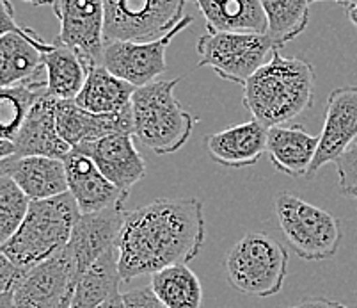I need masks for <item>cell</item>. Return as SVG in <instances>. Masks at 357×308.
Here are the masks:
<instances>
[{
    "label": "cell",
    "instance_id": "obj_1",
    "mask_svg": "<svg viewBox=\"0 0 357 308\" xmlns=\"http://www.w3.org/2000/svg\"><path fill=\"white\" fill-rule=\"evenodd\" d=\"M203 202L199 198H160L125 214L116 239L123 281L189 264L203 248Z\"/></svg>",
    "mask_w": 357,
    "mask_h": 308
},
{
    "label": "cell",
    "instance_id": "obj_2",
    "mask_svg": "<svg viewBox=\"0 0 357 308\" xmlns=\"http://www.w3.org/2000/svg\"><path fill=\"white\" fill-rule=\"evenodd\" d=\"M242 87V102L252 118L267 129L284 125L313 105L314 68L304 57L275 50Z\"/></svg>",
    "mask_w": 357,
    "mask_h": 308
},
{
    "label": "cell",
    "instance_id": "obj_3",
    "mask_svg": "<svg viewBox=\"0 0 357 308\" xmlns=\"http://www.w3.org/2000/svg\"><path fill=\"white\" fill-rule=\"evenodd\" d=\"M80 214L70 191L47 200H34L20 228L0 244V249L27 273L66 248Z\"/></svg>",
    "mask_w": 357,
    "mask_h": 308
},
{
    "label": "cell",
    "instance_id": "obj_4",
    "mask_svg": "<svg viewBox=\"0 0 357 308\" xmlns=\"http://www.w3.org/2000/svg\"><path fill=\"white\" fill-rule=\"evenodd\" d=\"M180 79L153 80L135 87L132 96L134 135L157 155H169L187 145L197 119L174 96Z\"/></svg>",
    "mask_w": 357,
    "mask_h": 308
},
{
    "label": "cell",
    "instance_id": "obj_5",
    "mask_svg": "<svg viewBox=\"0 0 357 308\" xmlns=\"http://www.w3.org/2000/svg\"><path fill=\"white\" fill-rule=\"evenodd\" d=\"M274 210L284 241L297 257L320 262L336 255L343 228L334 214L287 191L275 194Z\"/></svg>",
    "mask_w": 357,
    "mask_h": 308
},
{
    "label": "cell",
    "instance_id": "obj_6",
    "mask_svg": "<svg viewBox=\"0 0 357 308\" xmlns=\"http://www.w3.org/2000/svg\"><path fill=\"white\" fill-rule=\"evenodd\" d=\"M288 251L263 232H251L226 255V278L236 293L271 298L281 293L288 274Z\"/></svg>",
    "mask_w": 357,
    "mask_h": 308
},
{
    "label": "cell",
    "instance_id": "obj_7",
    "mask_svg": "<svg viewBox=\"0 0 357 308\" xmlns=\"http://www.w3.org/2000/svg\"><path fill=\"white\" fill-rule=\"evenodd\" d=\"M275 50L267 32L208 31L197 40V66H210L222 80L243 86Z\"/></svg>",
    "mask_w": 357,
    "mask_h": 308
},
{
    "label": "cell",
    "instance_id": "obj_8",
    "mask_svg": "<svg viewBox=\"0 0 357 308\" xmlns=\"http://www.w3.org/2000/svg\"><path fill=\"white\" fill-rule=\"evenodd\" d=\"M185 0H103L105 43L151 41L183 18Z\"/></svg>",
    "mask_w": 357,
    "mask_h": 308
},
{
    "label": "cell",
    "instance_id": "obj_9",
    "mask_svg": "<svg viewBox=\"0 0 357 308\" xmlns=\"http://www.w3.org/2000/svg\"><path fill=\"white\" fill-rule=\"evenodd\" d=\"M194 18L185 15L167 34L151 41H110L105 43L102 64L119 79L134 84L135 87L146 86L162 75L167 68L165 50L169 43L190 27Z\"/></svg>",
    "mask_w": 357,
    "mask_h": 308
},
{
    "label": "cell",
    "instance_id": "obj_10",
    "mask_svg": "<svg viewBox=\"0 0 357 308\" xmlns=\"http://www.w3.org/2000/svg\"><path fill=\"white\" fill-rule=\"evenodd\" d=\"M79 271L68 248L24 274L13 291L16 308H70Z\"/></svg>",
    "mask_w": 357,
    "mask_h": 308
},
{
    "label": "cell",
    "instance_id": "obj_11",
    "mask_svg": "<svg viewBox=\"0 0 357 308\" xmlns=\"http://www.w3.org/2000/svg\"><path fill=\"white\" fill-rule=\"evenodd\" d=\"M52 9L61 25L55 41L77 52L87 68L102 64L105 48L103 0H55Z\"/></svg>",
    "mask_w": 357,
    "mask_h": 308
},
{
    "label": "cell",
    "instance_id": "obj_12",
    "mask_svg": "<svg viewBox=\"0 0 357 308\" xmlns=\"http://www.w3.org/2000/svg\"><path fill=\"white\" fill-rule=\"evenodd\" d=\"M357 141V86L336 87L327 96L326 118L318 135V148L306 178L329 162H336Z\"/></svg>",
    "mask_w": 357,
    "mask_h": 308
},
{
    "label": "cell",
    "instance_id": "obj_13",
    "mask_svg": "<svg viewBox=\"0 0 357 308\" xmlns=\"http://www.w3.org/2000/svg\"><path fill=\"white\" fill-rule=\"evenodd\" d=\"M63 161L66 166L68 191L75 198L80 212L91 214L114 209V207H125L130 193L110 182L86 154L71 148Z\"/></svg>",
    "mask_w": 357,
    "mask_h": 308
},
{
    "label": "cell",
    "instance_id": "obj_14",
    "mask_svg": "<svg viewBox=\"0 0 357 308\" xmlns=\"http://www.w3.org/2000/svg\"><path fill=\"white\" fill-rule=\"evenodd\" d=\"M73 148L86 154L110 182L126 193L146 177V162L135 148L132 134H110Z\"/></svg>",
    "mask_w": 357,
    "mask_h": 308
},
{
    "label": "cell",
    "instance_id": "obj_15",
    "mask_svg": "<svg viewBox=\"0 0 357 308\" xmlns=\"http://www.w3.org/2000/svg\"><path fill=\"white\" fill-rule=\"evenodd\" d=\"M125 214L123 207L80 214L66 246L77 265L79 277H82L107 249L114 248Z\"/></svg>",
    "mask_w": 357,
    "mask_h": 308
},
{
    "label": "cell",
    "instance_id": "obj_16",
    "mask_svg": "<svg viewBox=\"0 0 357 308\" xmlns=\"http://www.w3.org/2000/svg\"><path fill=\"white\" fill-rule=\"evenodd\" d=\"M55 123L59 135L71 148L110 134L134 135L132 107L116 115H96L80 107L75 100H59L55 109Z\"/></svg>",
    "mask_w": 357,
    "mask_h": 308
},
{
    "label": "cell",
    "instance_id": "obj_17",
    "mask_svg": "<svg viewBox=\"0 0 357 308\" xmlns=\"http://www.w3.org/2000/svg\"><path fill=\"white\" fill-rule=\"evenodd\" d=\"M57 102L59 98L45 93L32 103L20 131L13 139L16 157L64 159L70 154L71 147L57 132V123H55Z\"/></svg>",
    "mask_w": 357,
    "mask_h": 308
},
{
    "label": "cell",
    "instance_id": "obj_18",
    "mask_svg": "<svg viewBox=\"0 0 357 308\" xmlns=\"http://www.w3.org/2000/svg\"><path fill=\"white\" fill-rule=\"evenodd\" d=\"M268 129L258 119L229 125L224 131L204 138L210 157L220 166L248 168L255 166L267 154Z\"/></svg>",
    "mask_w": 357,
    "mask_h": 308
},
{
    "label": "cell",
    "instance_id": "obj_19",
    "mask_svg": "<svg viewBox=\"0 0 357 308\" xmlns=\"http://www.w3.org/2000/svg\"><path fill=\"white\" fill-rule=\"evenodd\" d=\"M54 43H47L32 29L8 32L0 38V86H15L38 79L43 56Z\"/></svg>",
    "mask_w": 357,
    "mask_h": 308
},
{
    "label": "cell",
    "instance_id": "obj_20",
    "mask_svg": "<svg viewBox=\"0 0 357 308\" xmlns=\"http://www.w3.org/2000/svg\"><path fill=\"white\" fill-rule=\"evenodd\" d=\"M318 148V135L301 125H275L268 129L267 155L279 173L291 178L307 177Z\"/></svg>",
    "mask_w": 357,
    "mask_h": 308
},
{
    "label": "cell",
    "instance_id": "obj_21",
    "mask_svg": "<svg viewBox=\"0 0 357 308\" xmlns=\"http://www.w3.org/2000/svg\"><path fill=\"white\" fill-rule=\"evenodd\" d=\"M210 32H267L259 0H196Z\"/></svg>",
    "mask_w": 357,
    "mask_h": 308
},
{
    "label": "cell",
    "instance_id": "obj_22",
    "mask_svg": "<svg viewBox=\"0 0 357 308\" xmlns=\"http://www.w3.org/2000/svg\"><path fill=\"white\" fill-rule=\"evenodd\" d=\"M135 86L110 73L103 64L89 68L75 102L96 115H116L132 107Z\"/></svg>",
    "mask_w": 357,
    "mask_h": 308
},
{
    "label": "cell",
    "instance_id": "obj_23",
    "mask_svg": "<svg viewBox=\"0 0 357 308\" xmlns=\"http://www.w3.org/2000/svg\"><path fill=\"white\" fill-rule=\"evenodd\" d=\"M11 177L31 202L68 193L66 166L63 159L16 157Z\"/></svg>",
    "mask_w": 357,
    "mask_h": 308
},
{
    "label": "cell",
    "instance_id": "obj_24",
    "mask_svg": "<svg viewBox=\"0 0 357 308\" xmlns=\"http://www.w3.org/2000/svg\"><path fill=\"white\" fill-rule=\"evenodd\" d=\"M43 68L47 71V93L59 100L77 98L89 71L77 52L57 41L45 52Z\"/></svg>",
    "mask_w": 357,
    "mask_h": 308
},
{
    "label": "cell",
    "instance_id": "obj_25",
    "mask_svg": "<svg viewBox=\"0 0 357 308\" xmlns=\"http://www.w3.org/2000/svg\"><path fill=\"white\" fill-rule=\"evenodd\" d=\"M118 264V249L110 248L79 278L70 308H96L119 293L121 284Z\"/></svg>",
    "mask_w": 357,
    "mask_h": 308
},
{
    "label": "cell",
    "instance_id": "obj_26",
    "mask_svg": "<svg viewBox=\"0 0 357 308\" xmlns=\"http://www.w3.org/2000/svg\"><path fill=\"white\" fill-rule=\"evenodd\" d=\"M151 291L169 308H199L203 287L189 264H174L151 274Z\"/></svg>",
    "mask_w": 357,
    "mask_h": 308
},
{
    "label": "cell",
    "instance_id": "obj_27",
    "mask_svg": "<svg viewBox=\"0 0 357 308\" xmlns=\"http://www.w3.org/2000/svg\"><path fill=\"white\" fill-rule=\"evenodd\" d=\"M47 93V79H32L15 86H0V139L13 141L32 103Z\"/></svg>",
    "mask_w": 357,
    "mask_h": 308
},
{
    "label": "cell",
    "instance_id": "obj_28",
    "mask_svg": "<svg viewBox=\"0 0 357 308\" xmlns=\"http://www.w3.org/2000/svg\"><path fill=\"white\" fill-rule=\"evenodd\" d=\"M268 22V31L278 47H284L306 31L311 0H259Z\"/></svg>",
    "mask_w": 357,
    "mask_h": 308
},
{
    "label": "cell",
    "instance_id": "obj_29",
    "mask_svg": "<svg viewBox=\"0 0 357 308\" xmlns=\"http://www.w3.org/2000/svg\"><path fill=\"white\" fill-rule=\"evenodd\" d=\"M29 200L11 175H0V244L8 241L27 216Z\"/></svg>",
    "mask_w": 357,
    "mask_h": 308
},
{
    "label": "cell",
    "instance_id": "obj_30",
    "mask_svg": "<svg viewBox=\"0 0 357 308\" xmlns=\"http://www.w3.org/2000/svg\"><path fill=\"white\" fill-rule=\"evenodd\" d=\"M334 166H336L342 189L357 186V141L354 142L352 148H349L342 157L334 162Z\"/></svg>",
    "mask_w": 357,
    "mask_h": 308
},
{
    "label": "cell",
    "instance_id": "obj_31",
    "mask_svg": "<svg viewBox=\"0 0 357 308\" xmlns=\"http://www.w3.org/2000/svg\"><path fill=\"white\" fill-rule=\"evenodd\" d=\"M24 271L11 262V258L0 249V294L13 293L24 278Z\"/></svg>",
    "mask_w": 357,
    "mask_h": 308
},
{
    "label": "cell",
    "instance_id": "obj_32",
    "mask_svg": "<svg viewBox=\"0 0 357 308\" xmlns=\"http://www.w3.org/2000/svg\"><path fill=\"white\" fill-rule=\"evenodd\" d=\"M123 301H125L126 308H169L167 305L158 300L151 287L134 288V291L123 293Z\"/></svg>",
    "mask_w": 357,
    "mask_h": 308
},
{
    "label": "cell",
    "instance_id": "obj_33",
    "mask_svg": "<svg viewBox=\"0 0 357 308\" xmlns=\"http://www.w3.org/2000/svg\"><path fill=\"white\" fill-rule=\"evenodd\" d=\"M27 27H22L15 18V8L9 0H0V38L8 32H24Z\"/></svg>",
    "mask_w": 357,
    "mask_h": 308
},
{
    "label": "cell",
    "instance_id": "obj_34",
    "mask_svg": "<svg viewBox=\"0 0 357 308\" xmlns=\"http://www.w3.org/2000/svg\"><path fill=\"white\" fill-rule=\"evenodd\" d=\"M287 308H349L340 301L327 300V298H304L298 303L290 305Z\"/></svg>",
    "mask_w": 357,
    "mask_h": 308
},
{
    "label": "cell",
    "instance_id": "obj_35",
    "mask_svg": "<svg viewBox=\"0 0 357 308\" xmlns=\"http://www.w3.org/2000/svg\"><path fill=\"white\" fill-rule=\"evenodd\" d=\"M13 155H16L15 142L8 141V139H0V161L13 157Z\"/></svg>",
    "mask_w": 357,
    "mask_h": 308
},
{
    "label": "cell",
    "instance_id": "obj_36",
    "mask_svg": "<svg viewBox=\"0 0 357 308\" xmlns=\"http://www.w3.org/2000/svg\"><path fill=\"white\" fill-rule=\"evenodd\" d=\"M96 308H126V305H125V301H123V294L116 293V294H112L109 300H105L102 305H100V307H96Z\"/></svg>",
    "mask_w": 357,
    "mask_h": 308
},
{
    "label": "cell",
    "instance_id": "obj_37",
    "mask_svg": "<svg viewBox=\"0 0 357 308\" xmlns=\"http://www.w3.org/2000/svg\"><path fill=\"white\" fill-rule=\"evenodd\" d=\"M15 159H16V155H13V157H9V159H4V161H0V175H11Z\"/></svg>",
    "mask_w": 357,
    "mask_h": 308
},
{
    "label": "cell",
    "instance_id": "obj_38",
    "mask_svg": "<svg viewBox=\"0 0 357 308\" xmlns=\"http://www.w3.org/2000/svg\"><path fill=\"white\" fill-rule=\"evenodd\" d=\"M0 308H16L15 300H13V293L0 294Z\"/></svg>",
    "mask_w": 357,
    "mask_h": 308
},
{
    "label": "cell",
    "instance_id": "obj_39",
    "mask_svg": "<svg viewBox=\"0 0 357 308\" xmlns=\"http://www.w3.org/2000/svg\"><path fill=\"white\" fill-rule=\"evenodd\" d=\"M317 2H334V4L345 6V8H350L357 2V0H311V4H317Z\"/></svg>",
    "mask_w": 357,
    "mask_h": 308
},
{
    "label": "cell",
    "instance_id": "obj_40",
    "mask_svg": "<svg viewBox=\"0 0 357 308\" xmlns=\"http://www.w3.org/2000/svg\"><path fill=\"white\" fill-rule=\"evenodd\" d=\"M347 13H349V20L352 22V25L357 31V2L354 6H350V8H347Z\"/></svg>",
    "mask_w": 357,
    "mask_h": 308
},
{
    "label": "cell",
    "instance_id": "obj_41",
    "mask_svg": "<svg viewBox=\"0 0 357 308\" xmlns=\"http://www.w3.org/2000/svg\"><path fill=\"white\" fill-rule=\"evenodd\" d=\"M25 2H29L32 6H52L55 0H25Z\"/></svg>",
    "mask_w": 357,
    "mask_h": 308
},
{
    "label": "cell",
    "instance_id": "obj_42",
    "mask_svg": "<svg viewBox=\"0 0 357 308\" xmlns=\"http://www.w3.org/2000/svg\"><path fill=\"white\" fill-rule=\"evenodd\" d=\"M343 194H347V196H350V198H354V200H357V186L347 187V189H343Z\"/></svg>",
    "mask_w": 357,
    "mask_h": 308
},
{
    "label": "cell",
    "instance_id": "obj_43",
    "mask_svg": "<svg viewBox=\"0 0 357 308\" xmlns=\"http://www.w3.org/2000/svg\"><path fill=\"white\" fill-rule=\"evenodd\" d=\"M185 2H196V0H185Z\"/></svg>",
    "mask_w": 357,
    "mask_h": 308
}]
</instances>
